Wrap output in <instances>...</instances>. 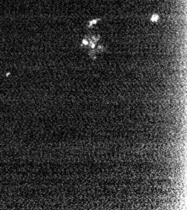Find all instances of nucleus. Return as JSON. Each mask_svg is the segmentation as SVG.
Returning a JSON list of instances; mask_svg holds the SVG:
<instances>
[{"label": "nucleus", "instance_id": "obj_1", "mask_svg": "<svg viewBox=\"0 0 187 210\" xmlns=\"http://www.w3.org/2000/svg\"><path fill=\"white\" fill-rule=\"evenodd\" d=\"M101 19H92L91 20V21H89L87 23V24H86V27L87 28H92V27L94 26L95 24H97V23H98V21H100Z\"/></svg>", "mask_w": 187, "mask_h": 210}, {"label": "nucleus", "instance_id": "obj_2", "mask_svg": "<svg viewBox=\"0 0 187 210\" xmlns=\"http://www.w3.org/2000/svg\"><path fill=\"white\" fill-rule=\"evenodd\" d=\"M159 20V15L158 14H153L150 18V21L152 23H158Z\"/></svg>", "mask_w": 187, "mask_h": 210}]
</instances>
